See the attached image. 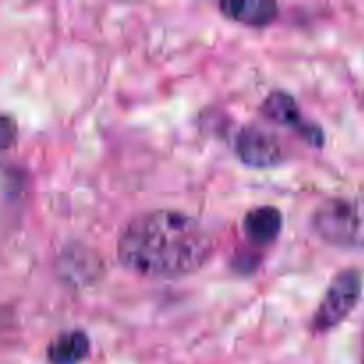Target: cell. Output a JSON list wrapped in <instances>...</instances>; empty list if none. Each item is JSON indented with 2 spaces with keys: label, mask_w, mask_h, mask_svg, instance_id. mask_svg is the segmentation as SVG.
<instances>
[{
  "label": "cell",
  "mask_w": 364,
  "mask_h": 364,
  "mask_svg": "<svg viewBox=\"0 0 364 364\" xmlns=\"http://www.w3.org/2000/svg\"><path fill=\"white\" fill-rule=\"evenodd\" d=\"M213 251L208 231L178 210H148L132 217L117 237V259L137 276L176 279L198 272Z\"/></svg>",
  "instance_id": "6da1fadb"
},
{
  "label": "cell",
  "mask_w": 364,
  "mask_h": 364,
  "mask_svg": "<svg viewBox=\"0 0 364 364\" xmlns=\"http://www.w3.org/2000/svg\"><path fill=\"white\" fill-rule=\"evenodd\" d=\"M313 231L326 244L341 249H364V198H331L311 217Z\"/></svg>",
  "instance_id": "7a4b0ae2"
},
{
  "label": "cell",
  "mask_w": 364,
  "mask_h": 364,
  "mask_svg": "<svg viewBox=\"0 0 364 364\" xmlns=\"http://www.w3.org/2000/svg\"><path fill=\"white\" fill-rule=\"evenodd\" d=\"M363 295V274L358 269L340 270L331 279L315 316L311 329L315 333H327L348 318Z\"/></svg>",
  "instance_id": "3957f363"
},
{
  "label": "cell",
  "mask_w": 364,
  "mask_h": 364,
  "mask_svg": "<svg viewBox=\"0 0 364 364\" xmlns=\"http://www.w3.org/2000/svg\"><path fill=\"white\" fill-rule=\"evenodd\" d=\"M263 116L272 123L281 124V127H290L291 130L297 132L306 142L313 146H322L326 141V134H323L322 127L313 121L306 119L302 114L301 107H299L297 100L287 91H270L263 100L262 107H259Z\"/></svg>",
  "instance_id": "277c9868"
},
{
  "label": "cell",
  "mask_w": 364,
  "mask_h": 364,
  "mask_svg": "<svg viewBox=\"0 0 364 364\" xmlns=\"http://www.w3.org/2000/svg\"><path fill=\"white\" fill-rule=\"evenodd\" d=\"M238 159L249 167L269 169L283 162L284 149L279 139L259 127H244L235 141Z\"/></svg>",
  "instance_id": "5b68a950"
},
{
  "label": "cell",
  "mask_w": 364,
  "mask_h": 364,
  "mask_svg": "<svg viewBox=\"0 0 364 364\" xmlns=\"http://www.w3.org/2000/svg\"><path fill=\"white\" fill-rule=\"evenodd\" d=\"M220 13L237 23L247 27H267L279 14V4L270 0H224L219 4Z\"/></svg>",
  "instance_id": "8992f818"
},
{
  "label": "cell",
  "mask_w": 364,
  "mask_h": 364,
  "mask_svg": "<svg viewBox=\"0 0 364 364\" xmlns=\"http://www.w3.org/2000/svg\"><path fill=\"white\" fill-rule=\"evenodd\" d=\"M244 235L256 245H269L279 237L283 230V213L270 205L256 206L245 213L242 220Z\"/></svg>",
  "instance_id": "52a82bcc"
},
{
  "label": "cell",
  "mask_w": 364,
  "mask_h": 364,
  "mask_svg": "<svg viewBox=\"0 0 364 364\" xmlns=\"http://www.w3.org/2000/svg\"><path fill=\"white\" fill-rule=\"evenodd\" d=\"M89 348L91 341L84 331H64L50 341L46 348V359L50 364H78L87 358Z\"/></svg>",
  "instance_id": "ba28073f"
},
{
  "label": "cell",
  "mask_w": 364,
  "mask_h": 364,
  "mask_svg": "<svg viewBox=\"0 0 364 364\" xmlns=\"http://www.w3.org/2000/svg\"><path fill=\"white\" fill-rule=\"evenodd\" d=\"M14 135H16V124L11 119L7 114L2 116V128H0V142H2V148H9L11 142L14 141Z\"/></svg>",
  "instance_id": "9c48e42d"
},
{
  "label": "cell",
  "mask_w": 364,
  "mask_h": 364,
  "mask_svg": "<svg viewBox=\"0 0 364 364\" xmlns=\"http://www.w3.org/2000/svg\"><path fill=\"white\" fill-rule=\"evenodd\" d=\"M363 364H364V340H363Z\"/></svg>",
  "instance_id": "30bf717a"
}]
</instances>
